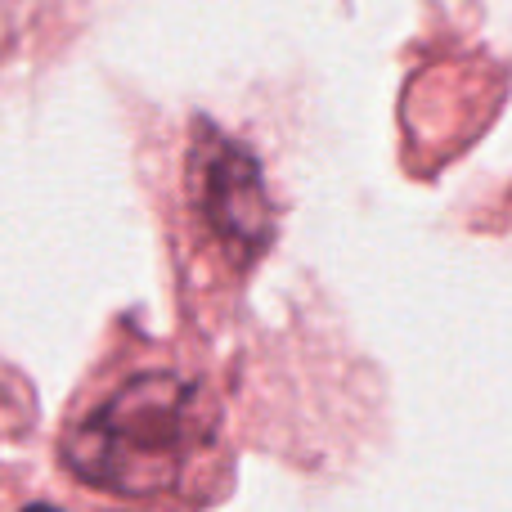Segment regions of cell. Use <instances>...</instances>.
<instances>
[{"label": "cell", "mask_w": 512, "mask_h": 512, "mask_svg": "<svg viewBox=\"0 0 512 512\" xmlns=\"http://www.w3.org/2000/svg\"><path fill=\"white\" fill-rule=\"evenodd\" d=\"M212 432L203 387L176 373H140L63 436V463L95 490L149 499L180 486Z\"/></svg>", "instance_id": "1"}, {"label": "cell", "mask_w": 512, "mask_h": 512, "mask_svg": "<svg viewBox=\"0 0 512 512\" xmlns=\"http://www.w3.org/2000/svg\"><path fill=\"white\" fill-rule=\"evenodd\" d=\"M27 512H59V508H27Z\"/></svg>", "instance_id": "3"}, {"label": "cell", "mask_w": 512, "mask_h": 512, "mask_svg": "<svg viewBox=\"0 0 512 512\" xmlns=\"http://www.w3.org/2000/svg\"><path fill=\"white\" fill-rule=\"evenodd\" d=\"M189 167H194L189 171V189H194V203L203 212V221L212 225V234L225 248L256 256L270 243V230H274L270 198H265L256 158L243 144L212 131L194 144Z\"/></svg>", "instance_id": "2"}]
</instances>
